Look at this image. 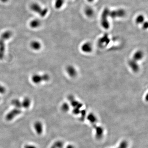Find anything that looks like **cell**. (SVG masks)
<instances>
[{
    "label": "cell",
    "instance_id": "484cf974",
    "mask_svg": "<svg viewBox=\"0 0 148 148\" xmlns=\"http://www.w3.org/2000/svg\"><path fill=\"white\" fill-rule=\"evenodd\" d=\"M67 148H74L73 147V146H68V147H67Z\"/></svg>",
    "mask_w": 148,
    "mask_h": 148
},
{
    "label": "cell",
    "instance_id": "4fadbf2b",
    "mask_svg": "<svg viewBox=\"0 0 148 148\" xmlns=\"http://www.w3.org/2000/svg\"><path fill=\"white\" fill-rule=\"evenodd\" d=\"M67 71L68 74L72 77L75 76L76 74V71L75 69L73 67L69 66L67 69Z\"/></svg>",
    "mask_w": 148,
    "mask_h": 148
},
{
    "label": "cell",
    "instance_id": "7402d4cb",
    "mask_svg": "<svg viewBox=\"0 0 148 148\" xmlns=\"http://www.w3.org/2000/svg\"><path fill=\"white\" fill-rule=\"evenodd\" d=\"M5 91V88L2 85H0V93H4Z\"/></svg>",
    "mask_w": 148,
    "mask_h": 148
},
{
    "label": "cell",
    "instance_id": "ffe728a7",
    "mask_svg": "<svg viewBox=\"0 0 148 148\" xmlns=\"http://www.w3.org/2000/svg\"><path fill=\"white\" fill-rule=\"evenodd\" d=\"M68 105L67 104H63V105L62 106V109H63V110L64 111H67L68 110Z\"/></svg>",
    "mask_w": 148,
    "mask_h": 148
},
{
    "label": "cell",
    "instance_id": "5bb4252c",
    "mask_svg": "<svg viewBox=\"0 0 148 148\" xmlns=\"http://www.w3.org/2000/svg\"><path fill=\"white\" fill-rule=\"evenodd\" d=\"M82 49L83 50L84 52H90L91 51L92 46L91 45L90 43H87L84 44L82 48Z\"/></svg>",
    "mask_w": 148,
    "mask_h": 148
},
{
    "label": "cell",
    "instance_id": "d4e9b609",
    "mask_svg": "<svg viewBox=\"0 0 148 148\" xmlns=\"http://www.w3.org/2000/svg\"><path fill=\"white\" fill-rule=\"evenodd\" d=\"M2 3H6L7 2H8L9 0H0Z\"/></svg>",
    "mask_w": 148,
    "mask_h": 148
},
{
    "label": "cell",
    "instance_id": "277c9868",
    "mask_svg": "<svg viewBox=\"0 0 148 148\" xmlns=\"http://www.w3.org/2000/svg\"><path fill=\"white\" fill-rule=\"evenodd\" d=\"M88 119L90 121L92 124H93V125H94V127L96 128L95 129H96V136L98 137H101L102 135L103 134V130L101 128H100L99 127L97 126L96 124V118L95 117L94 115L92 114H90L88 117Z\"/></svg>",
    "mask_w": 148,
    "mask_h": 148
},
{
    "label": "cell",
    "instance_id": "ac0fdd59",
    "mask_svg": "<svg viewBox=\"0 0 148 148\" xmlns=\"http://www.w3.org/2000/svg\"><path fill=\"white\" fill-rule=\"evenodd\" d=\"M12 104L14 106L16 107L17 109L20 108L22 106V103H21L19 101V100H13L12 102Z\"/></svg>",
    "mask_w": 148,
    "mask_h": 148
},
{
    "label": "cell",
    "instance_id": "7c38bea8",
    "mask_svg": "<svg viewBox=\"0 0 148 148\" xmlns=\"http://www.w3.org/2000/svg\"><path fill=\"white\" fill-rule=\"evenodd\" d=\"M35 129L38 134H41L42 131V125L40 122H36L35 124Z\"/></svg>",
    "mask_w": 148,
    "mask_h": 148
},
{
    "label": "cell",
    "instance_id": "8992f818",
    "mask_svg": "<svg viewBox=\"0 0 148 148\" xmlns=\"http://www.w3.org/2000/svg\"><path fill=\"white\" fill-rule=\"evenodd\" d=\"M49 79V77L48 75H43L42 77L40 76V75H33L32 77V80L33 82L35 83H40L42 81H47Z\"/></svg>",
    "mask_w": 148,
    "mask_h": 148
},
{
    "label": "cell",
    "instance_id": "cb8c5ba5",
    "mask_svg": "<svg viewBox=\"0 0 148 148\" xmlns=\"http://www.w3.org/2000/svg\"><path fill=\"white\" fill-rule=\"evenodd\" d=\"M87 1L88 3H92L95 1V0H87Z\"/></svg>",
    "mask_w": 148,
    "mask_h": 148
},
{
    "label": "cell",
    "instance_id": "8fae6325",
    "mask_svg": "<svg viewBox=\"0 0 148 148\" xmlns=\"http://www.w3.org/2000/svg\"><path fill=\"white\" fill-rule=\"evenodd\" d=\"M129 65L130 66L131 68L134 71H137L139 69L138 65L136 63V61L133 59V60H131L129 61Z\"/></svg>",
    "mask_w": 148,
    "mask_h": 148
},
{
    "label": "cell",
    "instance_id": "ba28073f",
    "mask_svg": "<svg viewBox=\"0 0 148 148\" xmlns=\"http://www.w3.org/2000/svg\"><path fill=\"white\" fill-rule=\"evenodd\" d=\"M41 25L40 20L38 19H33L30 22V26L32 28H37L40 27Z\"/></svg>",
    "mask_w": 148,
    "mask_h": 148
},
{
    "label": "cell",
    "instance_id": "9c48e42d",
    "mask_svg": "<svg viewBox=\"0 0 148 148\" xmlns=\"http://www.w3.org/2000/svg\"><path fill=\"white\" fill-rule=\"evenodd\" d=\"M65 0H55L54 6L56 9L60 10L61 9L65 4Z\"/></svg>",
    "mask_w": 148,
    "mask_h": 148
},
{
    "label": "cell",
    "instance_id": "603a6c76",
    "mask_svg": "<svg viewBox=\"0 0 148 148\" xmlns=\"http://www.w3.org/2000/svg\"><path fill=\"white\" fill-rule=\"evenodd\" d=\"M25 148H35V146L31 145H27L25 146Z\"/></svg>",
    "mask_w": 148,
    "mask_h": 148
},
{
    "label": "cell",
    "instance_id": "e0dca14e",
    "mask_svg": "<svg viewBox=\"0 0 148 148\" xmlns=\"http://www.w3.org/2000/svg\"><path fill=\"white\" fill-rule=\"evenodd\" d=\"M30 101L29 98H26L23 100V102L22 104V106H23L25 108H28L30 106Z\"/></svg>",
    "mask_w": 148,
    "mask_h": 148
},
{
    "label": "cell",
    "instance_id": "3957f363",
    "mask_svg": "<svg viewBox=\"0 0 148 148\" xmlns=\"http://www.w3.org/2000/svg\"><path fill=\"white\" fill-rule=\"evenodd\" d=\"M126 15V11L123 8H118L110 10V18L113 19L123 18Z\"/></svg>",
    "mask_w": 148,
    "mask_h": 148
},
{
    "label": "cell",
    "instance_id": "9a60e30c",
    "mask_svg": "<svg viewBox=\"0 0 148 148\" xmlns=\"http://www.w3.org/2000/svg\"><path fill=\"white\" fill-rule=\"evenodd\" d=\"M143 53L140 51H138L134 54L133 57V59L136 61H139L143 57Z\"/></svg>",
    "mask_w": 148,
    "mask_h": 148
},
{
    "label": "cell",
    "instance_id": "d6986e66",
    "mask_svg": "<svg viewBox=\"0 0 148 148\" xmlns=\"http://www.w3.org/2000/svg\"><path fill=\"white\" fill-rule=\"evenodd\" d=\"M128 146V143L125 141H123L119 144V146L117 148H127Z\"/></svg>",
    "mask_w": 148,
    "mask_h": 148
},
{
    "label": "cell",
    "instance_id": "52a82bcc",
    "mask_svg": "<svg viewBox=\"0 0 148 148\" xmlns=\"http://www.w3.org/2000/svg\"><path fill=\"white\" fill-rule=\"evenodd\" d=\"M145 21L144 15L142 14H140L137 16L135 18V22L137 24L141 25Z\"/></svg>",
    "mask_w": 148,
    "mask_h": 148
},
{
    "label": "cell",
    "instance_id": "5b68a950",
    "mask_svg": "<svg viewBox=\"0 0 148 148\" xmlns=\"http://www.w3.org/2000/svg\"><path fill=\"white\" fill-rule=\"evenodd\" d=\"M83 13L86 17L88 18H91L95 15V10L91 6H87L83 9Z\"/></svg>",
    "mask_w": 148,
    "mask_h": 148
},
{
    "label": "cell",
    "instance_id": "7a4b0ae2",
    "mask_svg": "<svg viewBox=\"0 0 148 148\" xmlns=\"http://www.w3.org/2000/svg\"><path fill=\"white\" fill-rule=\"evenodd\" d=\"M30 10L35 13L38 15L42 17H45L48 12V9L43 8L42 6L36 3H33L30 5Z\"/></svg>",
    "mask_w": 148,
    "mask_h": 148
},
{
    "label": "cell",
    "instance_id": "6da1fadb",
    "mask_svg": "<svg viewBox=\"0 0 148 148\" xmlns=\"http://www.w3.org/2000/svg\"><path fill=\"white\" fill-rule=\"evenodd\" d=\"M110 9L108 7H105L102 11L100 15V24L101 27L105 29H108L110 28Z\"/></svg>",
    "mask_w": 148,
    "mask_h": 148
},
{
    "label": "cell",
    "instance_id": "30bf717a",
    "mask_svg": "<svg viewBox=\"0 0 148 148\" xmlns=\"http://www.w3.org/2000/svg\"><path fill=\"white\" fill-rule=\"evenodd\" d=\"M20 112L21 111L19 110H17V108L15 110H13L11 112H10V113L8 114L7 117V119H8L9 120H11L12 118L15 117L16 115H18L19 114H20Z\"/></svg>",
    "mask_w": 148,
    "mask_h": 148
},
{
    "label": "cell",
    "instance_id": "44dd1931",
    "mask_svg": "<svg viewBox=\"0 0 148 148\" xmlns=\"http://www.w3.org/2000/svg\"><path fill=\"white\" fill-rule=\"evenodd\" d=\"M141 25H142V27H143L144 29H147L148 27V22L145 21Z\"/></svg>",
    "mask_w": 148,
    "mask_h": 148
},
{
    "label": "cell",
    "instance_id": "2e32d148",
    "mask_svg": "<svg viewBox=\"0 0 148 148\" xmlns=\"http://www.w3.org/2000/svg\"><path fill=\"white\" fill-rule=\"evenodd\" d=\"M30 46L32 49L35 50H38L41 47L40 44L37 41H33L32 42Z\"/></svg>",
    "mask_w": 148,
    "mask_h": 148
}]
</instances>
